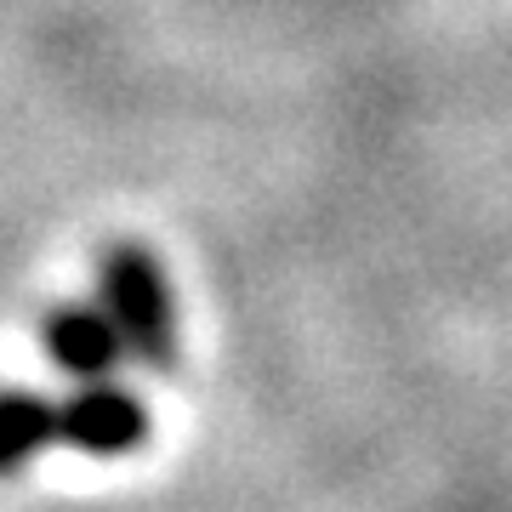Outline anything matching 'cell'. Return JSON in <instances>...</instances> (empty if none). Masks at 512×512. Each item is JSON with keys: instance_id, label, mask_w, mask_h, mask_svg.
<instances>
[]
</instances>
